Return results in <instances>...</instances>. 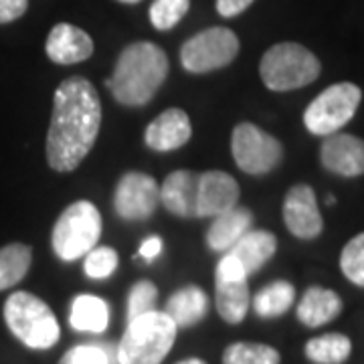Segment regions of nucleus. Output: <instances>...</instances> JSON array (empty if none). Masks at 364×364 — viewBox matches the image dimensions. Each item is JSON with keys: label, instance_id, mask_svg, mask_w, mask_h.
I'll return each mask as SVG.
<instances>
[{"label": "nucleus", "instance_id": "nucleus-1", "mask_svg": "<svg viewBox=\"0 0 364 364\" xmlns=\"http://www.w3.org/2000/svg\"><path fill=\"white\" fill-rule=\"evenodd\" d=\"M102 102L90 79H65L53 97L47 132V162L57 172H73L87 158L102 128Z\"/></svg>", "mask_w": 364, "mask_h": 364}, {"label": "nucleus", "instance_id": "nucleus-2", "mask_svg": "<svg viewBox=\"0 0 364 364\" xmlns=\"http://www.w3.org/2000/svg\"><path fill=\"white\" fill-rule=\"evenodd\" d=\"M168 57L150 41H136L117 55L112 77L105 81L117 104L142 107L154 100L168 77Z\"/></svg>", "mask_w": 364, "mask_h": 364}, {"label": "nucleus", "instance_id": "nucleus-3", "mask_svg": "<svg viewBox=\"0 0 364 364\" xmlns=\"http://www.w3.org/2000/svg\"><path fill=\"white\" fill-rule=\"evenodd\" d=\"M178 328L164 312H148L128 322L117 344V364H160L172 350Z\"/></svg>", "mask_w": 364, "mask_h": 364}, {"label": "nucleus", "instance_id": "nucleus-4", "mask_svg": "<svg viewBox=\"0 0 364 364\" xmlns=\"http://www.w3.org/2000/svg\"><path fill=\"white\" fill-rule=\"evenodd\" d=\"M2 314L14 338L31 350H49L61 338V328L53 310L31 291L11 294Z\"/></svg>", "mask_w": 364, "mask_h": 364}, {"label": "nucleus", "instance_id": "nucleus-5", "mask_svg": "<svg viewBox=\"0 0 364 364\" xmlns=\"http://www.w3.org/2000/svg\"><path fill=\"white\" fill-rule=\"evenodd\" d=\"M322 63L299 43L284 41L269 47L259 61V77L269 91H294L314 83Z\"/></svg>", "mask_w": 364, "mask_h": 364}, {"label": "nucleus", "instance_id": "nucleus-6", "mask_svg": "<svg viewBox=\"0 0 364 364\" xmlns=\"http://www.w3.org/2000/svg\"><path fill=\"white\" fill-rule=\"evenodd\" d=\"M104 221L91 200H75L59 215L51 231V247L61 261H77L97 245Z\"/></svg>", "mask_w": 364, "mask_h": 364}, {"label": "nucleus", "instance_id": "nucleus-7", "mask_svg": "<svg viewBox=\"0 0 364 364\" xmlns=\"http://www.w3.org/2000/svg\"><path fill=\"white\" fill-rule=\"evenodd\" d=\"M360 102H363V90L356 83L350 81L334 83L326 87L322 93H318L306 107L304 126L310 134L320 138L336 134L354 117Z\"/></svg>", "mask_w": 364, "mask_h": 364}, {"label": "nucleus", "instance_id": "nucleus-8", "mask_svg": "<svg viewBox=\"0 0 364 364\" xmlns=\"http://www.w3.org/2000/svg\"><path fill=\"white\" fill-rule=\"evenodd\" d=\"M239 37L227 26H210L193 35L181 47V65L193 73H210L231 65L239 55Z\"/></svg>", "mask_w": 364, "mask_h": 364}, {"label": "nucleus", "instance_id": "nucleus-9", "mask_svg": "<svg viewBox=\"0 0 364 364\" xmlns=\"http://www.w3.org/2000/svg\"><path fill=\"white\" fill-rule=\"evenodd\" d=\"M231 154L235 164L251 176H265L284 160V146L269 132L251 122L237 124L231 136Z\"/></svg>", "mask_w": 364, "mask_h": 364}, {"label": "nucleus", "instance_id": "nucleus-10", "mask_svg": "<svg viewBox=\"0 0 364 364\" xmlns=\"http://www.w3.org/2000/svg\"><path fill=\"white\" fill-rule=\"evenodd\" d=\"M160 205V184L138 170L126 172L114 191V210L124 221H146Z\"/></svg>", "mask_w": 364, "mask_h": 364}, {"label": "nucleus", "instance_id": "nucleus-11", "mask_svg": "<svg viewBox=\"0 0 364 364\" xmlns=\"http://www.w3.org/2000/svg\"><path fill=\"white\" fill-rule=\"evenodd\" d=\"M284 223L296 239L312 241L324 231V219L310 184H294L284 198Z\"/></svg>", "mask_w": 364, "mask_h": 364}, {"label": "nucleus", "instance_id": "nucleus-12", "mask_svg": "<svg viewBox=\"0 0 364 364\" xmlns=\"http://www.w3.org/2000/svg\"><path fill=\"white\" fill-rule=\"evenodd\" d=\"M239 182L223 170H207L198 174L196 184V217H217L239 203Z\"/></svg>", "mask_w": 364, "mask_h": 364}, {"label": "nucleus", "instance_id": "nucleus-13", "mask_svg": "<svg viewBox=\"0 0 364 364\" xmlns=\"http://www.w3.org/2000/svg\"><path fill=\"white\" fill-rule=\"evenodd\" d=\"M320 162L328 172L344 178L364 174V140L352 134H330L320 146Z\"/></svg>", "mask_w": 364, "mask_h": 364}, {"label": "nucleus", "instance_id": "nucleus-14", "mask_svg": "<svg viewBox=\"0 0 364 364\" xmlns=\"http://www.w3.org/2000/svg\"><path fill=\"white\" fill-rule=\"evenodd\" d=\"M193 136V124L181 107H170L156 116L144 132V142L154 152H174L186 146Z\"/></svg>", "mask_w": 364, "mask_h": 364}, {"label": "nucleus", "instance_id": "nucleus-15", "mask_svg": "<svg viewBox=\"0 0 364 364\" xmlns=\"http://www.w3.org/2000/svg\"><path fill=\"white\" fill-rule=\"evenodd\" d=\"M45 51L57 65H77L93 55V39L79 26L59 23L51 28L45 43Z\"/></svg>", "mask_w": 364, "mask_h": 364}, {"label": "nucleus", "instance_id": "nucleus-16", "mask_svg": "<svg viewBox=\"0 0 364 364\" xmlns=\"http://www.w3.org/2000/svg\"><path fill=\"white\" fill-rule=\"evenodd\" d=\"M196 184L193 170H174L160 184V205L181 219H196Z\"/></svg>", "mask_w": 364, "mask_h": 364}, {"label": "nucleus", "instance_id": "nucleus-17", "mask_svg": "<svg viewBox=\"0 0 364 364\" xmlns=\"http://www.w3.org/2000/svg\"><path fill=\"white\" fill-rule=\"evenodd\" d=\"M253 213L245 207H233L221 215L213 217V223L207 231V247L217 253L231 251L235 243L251 231Z\"/></svg>", "mask_w": 364, "mask_h": 364}, {"label": "nucleus", "instance_id": "nucleus-18", "mask_svg": "<svg viewBox=\"0 0 364 364\" xmlns=\"http://www.w3.org/2000/svg\"><path fill=\"white\" fill-rule=\"evenodd\" d=\"M342 312V298L334 289L312 286L304 291L298 304V320L308 328H320L336 320Z\"/></svg>", "mask_w": 364, "mask_h": 364}, {"label": "nucleus", "instance_id": "nucleus-19", "mask_svg": "<svg viewBox=\"0 0 364 364\" xmlns=\"http://www.w3.org/2000/svg\"><path fill=\"white\" fill-rule=\"evenodd\" d=\"M208 312V296L198 286H186L176 289L166 301L164 314L176 324V328H191L205 320Z\"/></svg>", "mask_w": 364, "mask_h": 364}, {"label": "nucleus", "instance_id": "nucleus-20", "mask_svg": "<svg viewBox=\"0 0 364 364\" xmlns=\"http://www.w3.org/2000/svg\"><path fill=\"white\" fill-rule=\"evenodd\" d=\"M275 251H277L275 235L272 231H263V229H251L231 247V253L241 261L247 275L259 272L261 267L275 255Z\"/></svg>", "mask_w": 364, "mask_h": 364}, {"label": "nucleus", "instance_id": "nucleus-21", "mask_svg": "<svg viewBox=\"0 0 364 364\" xmlns=\"http://www.w3.org/2000/svg\"><path fill=\"white\" fill-rule=\"evenodd\" d=\"M69 326L75 332L102 334L109 326V306L104 298L79 294L71 301L69 308Z\"/></svg>", "mask_w": 364, "mask_h": 364}, {"label": "nucleus", "instance_id": "nucleus-22", "mask_svg": "<svg viewBox=\"0 0 364 364\" xmlns=\"http://www.w3.org/2000/svg\"><path fill=\"white\" fill-rule=\"evenodd\" d=\"M215 284H217L215 304H217L219 316L227 324H241L251 306L247 279H239V282L215 279Z\"/></svg>", "mask_w": 364, "mask_h": 364}, {"label": "nucleus", "instance_id": "nucleus-23", "mask_svg": "<svg viewBox=\"0 0 364 364\" xmlns=\"http://www.w3.org/2000/svg\"><path fill=\"white\" fill-rule=\"evenodd\" d=\"M294 301H296V287L286 279H277V282H272L265 287H261L251 304L259 318L269 320V318L284 316L294 306Z\"/></svg>", "mask_w": 364, "mask_h": 364}, {"label": "nucleus", "instance_id": "nucleus-24", "mask_svg": "<svg viewBox=\"0 0 364 364\" xmlns=\"http://www.w3.org/2000/svg\"><path fill=\"white\" fill-rule=\"evenodd\" d=\"M304 352L314 364H342L350 358L352 342L346 334L330 332L308 340Z\"/></svg>", "mask_w": 364, "mask_h": 364}, {"label": "nucleus", "instance_id": "nucleus-25", "mask_svg": "<svg viewBox=\"0 0 364 364\" xmlns=\"http://www.w3.org/2000/svg\"><path fill=\"white\" fill-rule=\"evenodd\" d=\"M33 263V249L25 243H11L0 247V291L25 279Z\"/></svg>", "mask_w": 364, "mask_h": 364}, {"label": "nucleus", "instance_id": "nucleus-26", "mask_svg": "<svg viewBox=\"0 0 364 364\" xmlns=\"http://www.w3.org/2000/svg\"><path fill=\"white\" fill-rule=\"evenodd\" d=\"M282 356L269 344L235 342L223 352V364H279Z\"/></svg>", "mask_w": 364, "mask_h": 364}, {"label": "nucleus", "instance_id": "nucleus-27", "mask_svg": "<svg viewBox=\"0 0 364 364\" xmlns=\"http://www.w3.org/2000/svg\"><path fill=\"white\" fill-rule=\"evenodd\" d=\"M191 9V0H154L148 18L156 31H170L181 23Z\"/></svg>", "mask_w": 364, "mask_h": 364}, {"label": "nucleus", "instance_id": "nucleus-28", "mask_svg": "<svg viewBox=\"0 0 364 364\" xmlns=\"http://www.w3.org/2000/svg\"><path fill=\"white\" fill-rule=\"evenodd\" d=\"M340 269L354 286L364 287V233L352 237L340 253Z\"/></svg>", "mask_w": 364, "mask_h": 364}, {"label": "nucleus", "instance_id": "nucleus-29", "mask_svg": "<svg viewBox=\"0 0 364 364\" xmlns=\"http://www.w3.org/2000/svg\"><path fill=\"white\" fill-rule=\"evenodd\" d=\"M158 301V287L150 279H140L132 286L128 294V304H126V316L128 322L140 318L144 314L154 312Z\"/></svg>", "mask_w": 364, "mask_h": 364}, {"label": "nucleus", "instance_id": "nucleus-30", "mask_svg": "<svg viewBox=\"0 0 364 364\" xmlns=\"http://www.w3.org/2000/svg\"><path fill=\"white\" fill-rule=\"evenodd\" d=\"M117 265H119V257H117L116 249L102 245V247L91 249L85 255L83 261V273L90 279H107L116 273Z\"/></svg>", "mask_w": 364, "mask_h": 364}, {"label": "nucleus", "instance_id": "nucleus-31", "mask_svg": "<svg viewBox=\"0 0 364 364\" xmlns=\"http://www.w3.org/2000/svg\"><path fill=\"white\" fill-rule=\"evenodd\" d=\"M249 275L243 269L241 261L235 257L231 251H227L219 259L217 272H215V279H227V282H239V279H247Z\"/></svg>", "mask_w": 364, "mask_h": 364}, {"label": "nucleus", "instance_id": "nucleus-32", "mask_svg": "<svg viewBox=\"0 0 364 364\" xmlns=\"http://www.w3.org/2000/svg\"><path fill=\"white\" fill-rule=\"evenodd\" d=\"M28 9V0H0V25L21 18Z\"/></svg>", "mask_w": 364, "mask_h": 364}, {"label": "nucleus", "instance_id": "nucleus-33", "mask_svg": "<svg viewBox=\"0 0 364 364\" xmlns=\"http://www.w3.org/2000/svg\"><path fill=\"white\" fill-rule=\"evenodd\" d=\"M253 2L255 0H217L215 6H217V13L221 14L223 18H233V16L245 13Z\"/></svg>", "mask_w": 364, "mask_h": 364}, {"label": "nucleus", "instance_id": "nucleus-34", "mask_svg": "<svg viewBox=\"0 0 364 364\" xmlns=\"http://www.w3.org/2000/svg\"><path fill=\"white\" fill-rule=\"evenodd\" d=\"M162 247H164V241L162 237L158 235H150L148 239H144L142 245L138 249V257L144 261H154L162 253Z\"/></svg>", "mask_w": 364, "mask_h": 364}, {"label": "nucleus", "instance_id": "nucleus-35", "mask_svg": "<svg viewBox=\"0 0 364 364\" xmlns=\"http://www.w3.org/2000/svg\"><path fill=\"white\" fill-rule=\"evenodd\" d=\"M178 364H207L205 360H200V358H186V360H182Z\"/></svg>", "mask_w": 364, "mask_h": 364}, {"label": "nucleus", "instance_id": "nucleus-36", "mask_svg": "<svg viewBox=\"0 0 364 364\" xmlns=\"http://www.w3.org/2000/svg\"><path fill=\"white\" fill-rule=\"evenodd\" d=\"M57 364H75V363H73V360H71L69 356H65V354H63V358H61V360H59Z\"/></svg>", "mask_w": 364, "mask_h": 364}, {"label": "nucleus", "instance_id": "nucleus-37", "mask_svg": "<svg viewBox=\"0 0 364 364\" xmlns=\"http://www.w3.org/2000/svg\"><path fill=\"white\" fill-rule=\"evenodd\" d=\"M117 2H122V4H138V2H142V0H117Z\"/></svg>", "mask_w": 364, "mask_h": 364}, {"label": "nucleus", "instance_id": "nucleus-38", "mask_svg": "<svg viewBox=\"0 0 364 364\" xmlns=\"http://www.w3.org/2000/svg\"><path fill=\"white\" fill-rule=\"evenodd\" d=\"M336 203V196H328V205H334Z\"/></svg>", "mask_w": 364, "mask_h": 364}]
</instances>
